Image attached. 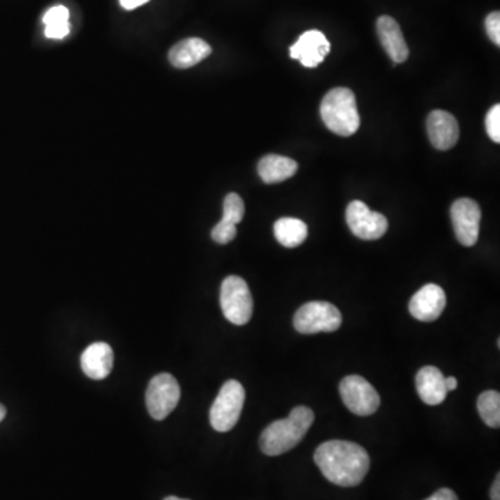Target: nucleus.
<instances>
[{"label":"nucleus","instance_id":"obj_11","mask_svg":"<svg viewBox=\"0 0 500 500\" xmlns=\"http://www.w3.org/2000/svg\"><path fill=\"white\" fill-rule=\"evenodd\" d=\"M447 307V293L437 283H427L413 295L409 312L415 320L432 323L444 313Z\"/></svg>","mask_w":500,"mask_h":500},{"label":"nucleus","instance_id":"obj_5","mask_svg":"<svg viewBox=\"0 0 500 500\" xmlns=\"http://www.w3.org/2000/svg\"><path fill=\"white\" fill-rule=\"evenodd\" d=\"M220 305L224 317L235 325L248 324L253 315V298L248 283L238 275H230L221 283Z\"/></svg>","mask_w":500,"mask_h":500},{"label":"nucleus","instance_id":"obj_27","mask_svg":"<svg viewBox=\"0 0 500 500\" xmlns=\"http://www.w3.org/2000/svg\"><path fill=\"white\" fill-rule=\"evenodd\" d=\"M425 500H459V497L449 488H440L432 496Z\"/></svg>","mask_w":500,"mask_h":500},{"label":"nucleus","instance_id":"obj_3","mask_svg":"<svg viewBox=\"0 0 500 500\" xmlns=\"http://www.w3.org/2000/svg\"><path fill=\"white\" fill-rule=\"evenodd\" d=\"M320 114L327 128L337 135L350 136L359 129V111L349 88L331 89L321 102Z\"/></svg>","mask_w":500,"mask_h":500},{"label":"nucleus","instance_id":"obj_14","mask_svg":"<svg viewBox=\"0 0 500 500\" xmlns=\"http://www.w3.org/2000/svg\"><path fill=\"white\" fill-rule=\"evenodd\" d=\"M377 34L381 45L394 63H405L409 59V47L395 19L389 16L380 17L377 20Z\"/></svg>","mask_w":500,"mask_h":500},{"label":"nucleus","instance_id":"obj_28","mask_svg":"<svg viewBox=\"0 0 500 500\" xmlns=\"http://www.w3.org/2000/svg\"><path fill=\"white\" fill-rule=\"evenodd\" d=\"M149 0H120L121 6L126 10H134L141 7L142 4H148Z\"/></svg>","mask_w":500,"mask_h":500},{"label":"nucleus","instance_id":"obj_25","mask_svg":"<svg viewBox=\"0 0 500 500\" xmlns=\"http://www.w3.org/2000/svg\"><path fill=\"white\" fill-rule=\"evenodd\" d=\"M70 12L64 6H53L52 9L47 10L44 16L45 26H51V24H57V22L69 21Z\"/></svg>","mask_w":500,"mask_h":500},{"label":"nucleus","instance_id":"obj_17","mask_svg":"<svg viewBox=\"0 0 500 500\" xmlns=\"http://www.w3.org/2000/svg\"><path fill=\"white\" fill-rule=\"evenodd\" d=\"M211 47L201 38H188L171 47L168 61L176 69H191L210 56Z\"/></svg>","mask_w":500,"mask_h":500},{"label":"nucleus","instance_id":"obj_18","mask_svg":"<svg viewBox=\"0 0 500 500\" xmlns=\"http://www.w3.org/2000/svg\"><path fill=\"white\" fill-rule=\"evenodd\" d=\"M258 171L266 184H278L295 176L298 163L280 154H267L258 161Z\"/></svg>","mask_w":500,"mask_h":500},{"label":"nucleus","instance_id":"obj_16","mask_svg":"<svg viewBox=\"0 0 500 500\" xmlns=\"http://www.w3.org/2000/svg\"><path fill=\"white\" fill-rule=\"evenodd\" d=\"M415 387L422 402L430 406H437L444 403L449 394L445 387V377L439 368L425 365L415 375Z\"/></svg>","mask_w":500,"mask_h":500},{"label":"nucleus","instance_id":"obj_23","mask_svg":"<svg viewBox=\"0 0 500 500\" xmlns=\"http://www.w3.org/2000/svg\"><path fill=\"white\" fill-rule=\"evenodd\" d=\"M235 236L236 225H231V224L223 223V221H220L211 231V238H213L214 242L220 243V245L230 243L231 241L235 240Z\"/></svg>","mask_w":500,"mask_h":500},{"label":"nucleus","instance_id":"obj_12","mask_svg":"<svg viewBox=\"0 0 500 500\" xmlns=\"http://www.w3.org/2000/svg\"><path fill=\"white\" fill-rule=\"evenodd\" d=\"M331 44L323 32L310 29L300 35L295 45L291 46V57L308 69H315L324 61L330 53Z\"/></svg>","mask_w":500,"mask_h":500},{"label":"nucleus","instance_id":"obj_29","mask_svg":"<svg viewBox=\"0 0 500 500\" xmlns=\"http://www.w3.org/2000/svg\"><path fill=\"white\" fill-rule=\"evenodd\" d=\"M491 499L500 500V475L497 474L496 480H495L494 485L491 488Z\"/></svg>","mask_w":500,"mask_h":500},{"label":"nucleus","instance_id":"obj_6","mask_svg":"<svg viewBox=\"0 0 500 500\" xmlns=\"http://www.w3.org/2000/svg\"><path fill=\"white\" fill-rule=\"evenodd\" d=\"M342 325V315L337 306L328 302H308L296 312L293 327L298 332H335Z\"/></svg>","mask_w":500,"mask_h":500},{"label":"nucleus","instance_id":"obj_22","mask_svg":"<svg viewBox=\"0 0 500 500\" xmlns=\"http://www.w3.org/2000/svg\"><path fill=\"white\" fill-rule=\"evenodd\" d=\"M485 127H487V133L492 141L499 143L500 142V106L495 104L491 111H488L485 117Z\"/></svg>","mask_w":500,"mask_h":500},{"label":"nucleus","instance_id":"obj_8","mask_svg":"<svg viewBox=\"0 0 500 500\" xmlns=\"http://www.w3.org/2000/svg\"><path fill=\"white\" fill-rule=\"evenodd\" d=\"M181 389L171 374L156 375L146 389V406L154 420H164L180 402Z\"/></svg>","mask_w":500,"mask_h":500},{"label":"nucleus","instance_id":"obj_15","mask_svg":"<svg viewBox=\"0 0 500 500\" xmlns=\"http://www.w3.org/2000/svg\"><path fill=\"white\" fill-rule=\"evenodd\" d=\"M114 353L109 343H92L81 356L82 372L92 380H104L113 368Z\"/></svg>","mask_w":500,"mask_h":500},{"label":"nucleus","instance_id":"obj_21","mask_svg":"<svg viewBox=\"0 0 500 500\" xmlns=\"http://www.w3.org/2000/svg\"><path fill=\"white\" fill-rule=\"evenodd\" d=\"M245 216V205L238 193H230L224 199L223 223L238 225Z\"/></svg>","mask_w":500,"mask_h":500},{"label":"nucleus","instance_id":"obj_9","mask_svg":"<svg viewBox=\"0 0 500 500\" xmlns=\"http://www.w3.org/2000/svg\"><path fill=\"white\" fill-rule=\"evenodd\" d=\"M347 223L353 235L363 241L380 240L388 230L384 214L370 210L362 201H350L347 209Z\"/></svg>","mask_w":500,"mask_h":500},{"label":"nucleus","instance_id":"obj_1","mask_svg":"<svg viewBox=\"0 0 500 500\" xmlns=\"http://www.w3.org/2000/svg\"><path fill=\"white\" fill-rule=\"evenodd\" d=\"M315 462L328 481L340 487H357L368 470L367 450L349 440H328L317 447Z\"/></svg>","mask_w":500,"mask_h":500},{"label":"nucleus","instance_id":"obj_26","mask_svg":"<svg viewBox=\"0 0 500 500\" xmlns=\"http://www.w3.org/2000/svg\"><path fill=\"white\" fill-rule=\"evenodd\" d=\"M70 21L51 24L45 29V37L49 39H63L70 34Z\"/></svg>","mask_w":500,"mask_h":500},{"label":"nucleus","instance_id":"obj_13","mask_svg":"<svg viewBox=\"0 0 500 500\" xmlns=\"http://www.w3.org/2000/svg\"><path fill=\"white\" fill-rule=\"evenodd\" d=\"M428 138L439 151H449L459 141V123L454 114L445 111H434L427 119Z\"/></svg>","mask_w":500,"mask_h":500},{"label":"nucleus","instance_id":"obj_31","mask_svg":"<svg viewBox=\"0 0 500 500\" xmlns=\"http://www.w3.org/2000/svg\"><path fill=\"white\" fill-rule=\"evenodd\" d=\"M4 417H6V407L0 405V422H4Z\"/></svg>","mask_w":500,"mask_h":500},{"label":"nucleus","instance_id":"obj_30","mask_svg":"<svg viewBox=\"0 0 500 500\" xmlns=\"http://www.w3.org/2000/svg\"><path fill=\"white\" fill-rule=\"evenodd\" d=\"M457 385V378L455 377H445V387H447V392H452V390L456 389Z\"/></svg>","mask_w":500,"mask_h":500},{"label":"nucleus","instance_id":"obj_7","mask_svg":"<svg viewBox=\"0 0 500 500\" xmlns=\"http://www.w3.org/2000/svg\"><path fill=\"white\" fill-rule=\"evenodd\" d=\"M340 394L345 406L353 414L372 415L381 405V398L375 388L360 375H348L340 384Z\"/></svg>","mask_w":500,"mask_h":500},{"label":"nucleus","instance_id":"obj_20","mask_svg":"<svg viewBox=\"0 0 500 500\" xmlns=\"http://www.w3.org/2000/svg\"><path fill=\"white\" fill-rule=\"evenodd\" d=\"M477 409L482 422L491 428L500 427V394L496 390H485L477 400Z\"/></svg>","mask_w":500,"mask_h":500},{"label":"nucleus","instance_id":"obj_2","mask_svg":"<svg viewBox=\"0 0 500 500\" xmlns=\"http://www.w3.org/2000/svg\"><path fill=\"white\" fill-rule=\"evenodd\" d=\"M315 422V413L306 406H298L287 419L271 422L260 435V449L267 456L287 454L302 442L308 428Z\"/></svg>","mask_w":500,"mask_h":500},{"label":"nucleus","instance_id":"obj_32","mask_svg":"<svg viewBox=\"0 0 500 500\" xmlns=\"http://www.w3.org/2000/svg\"><path fill=\"white\" fill-rule=\"evenodd\" d=\"M164 500H188V499H181V497H176V496H168L166 497V499Z\"/></svg>","mask_w":500,"mask_h":500},{"label":"nucleus","instance_id":"obj_19","mask_svg":"<svg viewBox=\"0 0 500 500\" xmlns=\"http://www.w3.org/2000/svg\"><path fill=\"white\" fill-rule=\"evenodd\" d=\"M307 225L299 218L283 217L274 224L275 240L285 248H298L307 238Z\"/></svg>","mask_w":500,"mask_h":500},{"label":"nucleus","instance_id":"obj_4","mask_svg":"<svg viewBox=\"0 0 500 500\" xmlns=\"http://www.w3.org/2000/svg\"><path fill=\"white\" fill-rule=\"evenodd\" d=\"M245 389L242 384L230 380L221 387L217 398L210 409L211 427L218 432H228L235 427L245 403Z\"/></svg>","mask_w":500,"mask_h":500},{"label":"nucleus","instance_id":"obj_10","mask_svg":"<svg viewBox=\"0 0 500 500\" xmlns=\"http://www.w3.org/2000/svg\"><path fill=\"white\" fill-rule=\"evenodd\" d=\"M457 241L463 246H474L479 241L481 225V209L479 203L469 198L457 199L450 209Z\"/></svg>","mask_w":500,"mask_h":500},{"label":"nucleus","instance_id":"obj_24","mask_svg":"<svg viewBox=\"0 0 500 500\" xmlns=\"http://www.w3.org/2000/svg\"><path fill=\"white\" fill-rule=\"evenodd\" d=\"M485 29H487L488 37L494 42L496 46H500V13L494 12L485 20Z\"/></svg>","mask_w":500,"mask_h":500}]
</instances>
